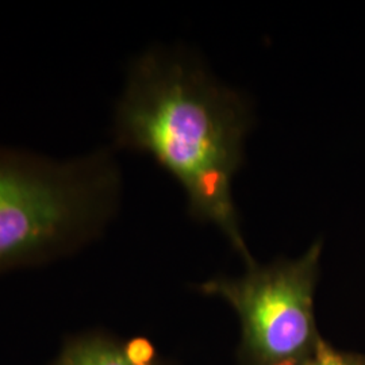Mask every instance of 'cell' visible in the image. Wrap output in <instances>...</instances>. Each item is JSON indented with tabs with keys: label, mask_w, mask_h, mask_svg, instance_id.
Returning <instances> with one entry per match:
<instances>
[{
	"label": "cell",
	"mask_w": 365,
	"mask_h": 365,
	"mask_svg": "<svg viewBox=\"0 0 365 365\" xmlns=\"http://www.w3.org/2000/svg\"><path fill=\"white\" fill-rule=\"evenodd\" d=\"M123 352L133 365H156V349L149 339L137 337L123 345Z\"/></svg>",
	"instance_id": "8992f818"
},
{
	"label": "cell",
	"mask_w": 365,
	"mask_h": 365,
	"mask_svg": "<svg viewBox=\"0 0 365 365\" xmlns=\"http://www.w3.org/2000/svg\"><path fill=\"white\" fill-rule=\"evenodd\" d=\"M120 190L108 148L54 158L0 144V271L96 237L115 215Z\"/></svg>",
	"instance_id": "7a4b0ae2"
},
{
	"label": "cell",
	"mask_w": 365,
	"mask_h": 365,
	"mask_svg": "<svg viewBox=\"0 0 365 365\" xmlns=\"http://www.w3.org/2000/svg\"><path fill=\"white\" fill-rule=\"evenodd\" d=\"M299 365H365V354L339 351L322 337L314 352Z\"/></svg>",
	"instance_id": "5b68a950"
},
{
	"label": "cell",
	"mask_w": 365,
	"mask_h": 365,
	"mask_svg": "<svg viewBox=\"0 0 365 365\" xmlns=\"http://www.w3.org/2000/svg\"><path fill=\"white\" fill-rule=\"evenodd\" d=\"M252 123L244 95L185 54L164 49L131 63L113 123L114 146L152 157L180 182L188 214L220 227L248 268L256 262L240 227L232 182Z\"/></svg>",
	"instance_id": "6da1fadb"
},
{
	"label": "cell",
	"mask_w": 365,
	"mask_h": 365,
	"mask_svg": "<svg viewBox=\"0 0 365 365\" xmlns=\"http://www.w3.org/2000/svg\"><path fill=\"white\" fill-rule=\"evenodd\" d=\"M60 365H133L123 346L107 339H88L66 352Z\"/></svg>",
	"instance_id": "277c9868"
},
{
	"label": "cell",
	"mask_w": 365,
	"mask_h": 365,
	"mask_svg": "<svg viewBox=\"0 0 365 365\" xmlns=\"http://www.w3.org/2000/svg\"><path fill=\"white\" fill-rule=\"evenodd\" d=\"M322 241L297 260L249 267L237 277H217L197 291L226 300L241 324V365H299L322 336L314 314Z\"/></svg>",
	"instance_id": "3957f363"
}]
</instances>
